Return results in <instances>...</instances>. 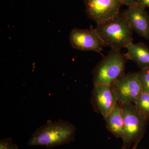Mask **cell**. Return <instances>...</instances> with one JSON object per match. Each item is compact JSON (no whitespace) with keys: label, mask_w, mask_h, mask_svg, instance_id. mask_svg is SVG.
Returning a JSON list of instances; mask_svg holds the SVG:
<instances>
[{"label":"cell","mask_w":149,"mask_h":149,"mask_svg":"<svg viewBox=\"0 0 149 149\" xmlns=\"http://www.w3.org/2000/svg\"><path fill=\"white\" fill-rule=\"evenodd\" d=\"M122 2L123 4L124 5L129 6L132 4L136 3V0H120Z\"/></svg>","instance_id":"obj_16"},{"label":"cell","mask_w":149,"mask_h":149,"mask_svg":"<svg viewBox=\"0 0 149 149\" xmlns=\"http://www.w3.org/2000/svg\"><path fill=\"white\" fill-rule=\"evenodd\" d=\"M136 73L142 91L149 93V67L141 69Z\"/></svg>","instance_id":"obj_13"},{"label":"cell","mask_w":149,"mask_h":149,"mask_svg":"<svg viewBox=\"0 0 149 149\" xmlns=\"http://www.w3.org/2000/svg\"><path fill=\"white\" fill-rule=\"evenodd\" d=\"M134 106L148 120H149V93L142 91L136 99Z\"/></svg>","instance_id":"obj_12"},{"label":"cell","mask_w":149,"mask_h":149,"mask_svg":"<svg viewBox=\"0 0 149 149\" xmlns=\"http://www.w3.org/2000/svg\"><path fill=\"white\" fill-rule=\"evenodd\" d=\"M127 59L121 49H111L107 55L103 57L93 70L94 86L102 85H112L125 74Z\"/></svg>","instance_id":"obj_2"},{"label":"cell","mask_w":149,"mask_h":149,"mask_svg":"<svg viewBox=\"0 0 149 149\" xmlns=\"http://www.w3.org/2000/svg\"><path fill=\"white\" fill-rule=\"evenodd\" d=\"M104 119L108 130L116 138L122 139L124 133V123L120 104L118 103Z\"/></svg>","instance_id":"obj_11"},{"label":"cell","mask_w":149,"mask_h":149,"mask_svg":"<svg viewBox=\"0 0 149 149\" xmlns=\"http://www.w3.org/2000/svg\"><path fill=\"white\" fill-rule=\"evenodd\" d=\"M70 43L75 49L93 51L100 53L104 44L95 29L74 28L69 35Z\"/></svg>","instance_id":"obj_7"},{"label":"cell","mask_w":149,"mask_h":149,"mask_svg":"<svg viewBox=\"0 0 149 149\" xmlns=\"http://www.w3.org/2000/svg\"><path fill=\"white\" fill-rule=\"evenodd\" d=\"M84 2L88 17L97 24L115 18L123 5L120 0H84Z\"/></svg>","instance_id":"obj_5"},{"label":"cell","mask_w":149,"mask_h":149,"mask_svg":"<svg viewBox=\"0 0 149 149\" xmlns=\"http://www.w3.org/2000/svg\"><path fill=\"white\" fill-rule=\"evenodd\" d=\"M75 130V126L66 120H49L32 133L28 144L47 148L67 145L74 141Z\"/></svg>","instance_id":"obj_1"},{"label":"cell","mask_w":149,"mask_h":149,"mask_svg":"<svg viewBox=\"0 0 149 149\" xmlns=\"http://www.w3.org/2000/svg\"><path fill=\"white\" fill-rule=\"evenodd\" d=\"M136 3L144 8H149V0H136Z\"/></svg>","instance_id":"obj_15"},{"label":"cell","mask_w":149,"mask_h":149,"mask_svg":"<svg viewBox=\"0 0 149 149\" xmlns=\"http://www.w3.org/2000/svg\"><path fill=\"white\" fill-rule=\"evenodd\" d=\"M123 15L133 31L146 40H149V15L145 8L136 3L128 6Z\"/></svg>","instance_id":"obj_9"},{"label":"cell","mask_w":149,"mask_h":149,"mask_svg":"<svg viewBox=\"0 0 149 149\" xmlns=\"http://www.w3.org/2000/svg\"><path fill=\"white\" fill-rule=\"evenodd\" d=\"M91 102L94 110L105 118L118 103L117 99L111 85L94 86Z\"/></svg>","instance_id":"obj_8"},{"label":"cell","mask_w":149,"mask_h":149,"mask_svg":"<svg viewBox=\"0 0 149 149\" xmlns=\"http://www.w3.org/2000/svg\"><path fill=\"white\" fill-rule=\"evenodd\" d=\"M0 149H19V147L13 143L12 138H7L0 141Z\"/></svg>","instance_id":"obj_14"},{"label":"cell","mask_w":149,"mask_h":149,"mask_svg":"<svg viewBox=\"0 0 149 149\" xmlns=\"http://www.w3.org/2000/svg\"><path fill=\"white\" fill-rule=\"evenodd\" d=\"M125 54L127 59L134 62L141 69L149 67V48L143 43L128 45Z\"/></svg>","instance_id":"obj_10"},{"label":"cell","mask_w":149,"mask_h":149,"mask_svg":"<svg viewBox=\"0 0 149 149\" xmlns=\"http://www.w3.org/2000/svg\"><path fill=\"white\" fill-rule=\"evenodd\" d=\"M95 29L102 38L105 47L121 49L133 43V29L123 13L104 23L97 24Z\"/></svg>","instance_id":"obj_3"},{"label":"cell","mask_w":149,"mask_h":149,"mask_svg":"<svg viewBox=\"0 0 149 149\" xmlns=\"http://www.w3.org/2000/svg\"><path fill=\"white\" fill-rule=\"evenodd\" d=\"M120 104H133L142 92L136 72L124 74L111 85Z\"/></svg>","instance_id":"obj_6"},{"label":"cell","mask_w":149,"mask_h":149,"mask_svg":"<svg viewBox=\"0 0 149 149\" xmlns=\"http://www.w3.org/2000/svg\"><path fill=\"white\" fill-rule=\"evenodd\" d=\"M124 123L121 149H127L134 144L133 149L143 137L148 120L136 108L133 104H120Z\"/></svg>","instance_id":"obj_4"}]
</instances>
